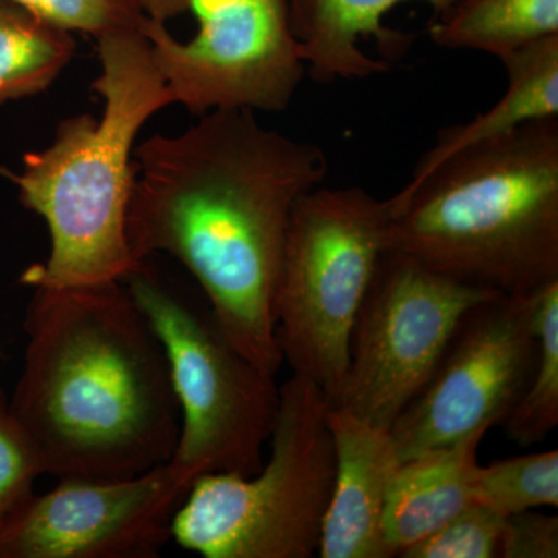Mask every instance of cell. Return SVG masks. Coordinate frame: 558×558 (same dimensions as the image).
I'll return each mask as SVG.
<instances>
[{
	"mask_svg": "<svg viewBox=\"0 0 558 558\" xmlns=\"http://www.w3.org/2000/svg\"><path fill=\"white\" fill-rule=\"evenodd\" d=\"M495 295L387 250L355 319L332 407L391 428L432 379L465 312Z\"/></svg>",
	"mask_w": 558,
	"mask_h": 558,
	"instance_id": "ba28073f",
	"label": "cell"
},
{
	"mask_svg": "<svg viewBox=\"0 0 558 558\" xmlns=\"http://www.w3.org/2000/svg\"><path fill=\"white\" fill-rule=\"evenodd\" d=\"M428 35L444 49L481 51L502 60L558 35V0H453L433 17Z\"/></svg>",
	"mask_w": 558,
	"mask_h": 558,
	"instance_id": "2e32d148",
	"label": "cell"
},
{
	"mask_svg": "<svg viewBox=\"0 0 558 558\" xmlns=\"http://www.w3.org/2000/svg\"><path fill=\"white\" fill-rule=\"evenodd\" d=\"M75 50L72 33L0 0V106L49 89Z\"/></svg>",
	"mask_w": 558,
	"mask_h": 558,
	"instance_id": "e0dca14e",
	"label": "cell"
},
{
	"mask_svg": "<svg viewBox=\"0 0 558 558\" xmlns=\"http://www.w3.org/2000/svg\"><path fill=\"white\" fill-rule=\"evenodd\" d=\"M199 28L179 40L167 22L146 17L142 32L161 80L193 116L240 109H288L306 62L290 28L288 0H189Z\"/></svg>",
	"mask_w": 558,
	"mask_h": 558,
	"instance_id": "9c48e42d",
	"label": "cell"
},
{
	"mask_svg": "<svg viewBox=\"0 0 558 558\" xmlns=\"http://www.w3.org/2000/svg\"><path fill=\"white\" fill-rule=\"evenodd\" d=\"M190 484L171 462L124 480H60L0 526V558L154 557Z\"/></svg>",
	"mask_w": 558,
	"mask_h": 558,
	"instance_id": "8fae6325",
	"label": "cell"
},
{
	"mask_svg": "<svg viewBox=\"0 0 558 558\" xmlns=\"http://www.w3.org/2000/svg\"><path fill=\"white\" fill-rule=\"evenodd\" d=\"M473 498L502 517L557 508L558 450L526 454L476 468Z\"/></svg>",
	"mask_w": 558,
	"mask_h": 558,
	"instance_id": "d6986e66",
	"label": "cell"
},
{
	"mask_svg": "<svg viewBox=\"0 0 558 558\" xmlns=\"http://www.w3.org/2000/svg\"><path fill=\"white\" fill-rule=\"evenodd\" d=\"M101 72L92 83L100 119L81 113L57 126L47 148L7 175L25 208L46 220L49 258L25 269L28 288L70 289L121 282L140 263L126 240L134 149L142 128L174 105L142 31L97 39Z\"/></svg>",
	"mask_w": 558,
	"mask_h": 558,
	"instance_id": "277c9868",
	"label": "cell"
},
{
	"mask_svg": "<svg viewBox=\"0 0 558 558\" xmlns=\"http://www.w3.org/2000/svg\"><path fill=\"white\" fill-rule=\"evenodd\" d=\"M142 5L150 20L168 22L186 13L189 0H142Z\"/></svg>",
	"mask_w": 558,
	"mask_h": 558,
	"instance_id": "cb8c5ba5",
	"label": "cell"
},
{
	"mask_svg": "<svg viewBox=\"0 0 558 558\" xmlns=\"http://www.w3.org/2000/svg\"><path fill=\"white\" fill-rule=\"evenodd\" d=\"M329 399L292 374L279 388L270 458L252 476L194 480L171 520V537L205 558H311L336 478Z\"/></svg>",
	"mask_w": 558,
	"mask_h": 558,
	"instance_id": "5b68a950",
	"label": "cell"
},
{
	"mask_svg": "<svg viewBox=\"0 0 558 558\" xmlns=\"http://www.w3.org/2000/svg\"><path fill=\"white\" fill-rule=\"evenodd\" d=\"M388 250L502 295L558 279V119L454 154L389 197Z\"/></svg>",
	"mask_w": 558,
	"mask_h": 558,
	"instance_id": "3957f363",
	"label": "cell"
},
{
	"mask_svg": "<svg viewBox=\"0 0 558 558\" xmlns=\"http://www.w3.org/2000/svg\"><path fill=\"white\" fill-rule=\"evenodd\" d=\"M538 355L523 395L502 422L520 447L543 442L558 425V279L537 290Z\"/></svg>",
	"mask_w": 558,
	"mask_h": 558,
	"instance_id": "ac0fdd59",
	"label": "cell"
},
{
	"mask_svg": "<svg viewBox=\"0 0 558 558\" xmlns=\"http://www.w3.org/2000/svg\"><path fill=\"white\" fill-rule=\"evenodd\" d=\"M10 409L44 472L124 480L171 461L180 407L170 366L123 281L33 289Z\"/></svg>",
	"mask_w": 558,
	"mask_h": 558,
	"instance_id": "7a4b0ae2",
	"label": "cell"
},
{
	"mask_svg": "<svg viewBox=\"0 0 558 558\" xmlns=\"http://www.w3.org/2000/svg\"><path fill=\"white\" fill-rule=\"evenodd\" d=\"M506 517L486 506L475 505L444 524L428 537L403 549V558H494L498 557L499 542Z\"/></svg>",
	"mask_w": 558,
	"mask_h": 558,
	"instance_id": "44dd1931",
	"label": "cell"
},
{
	"mask_svg": "<svg viewBox=\"0 0 558 558\" xmlns=\"http://www.w3.org/2000/svg\"><path fill=\"white\" fill-rule=\"evenodd\" d=\"M44 473L35 444L0 389V526L35 495L33 486Z\"/></svg>",
	"mask_w": 558,
	"mask_h": 558,
	"instance_id": "7402d4cb",
	"label": "cell"
},
{
	"mask_svg": "<svg viewBox=\"0 0 558 558\" xmlns=\"http://www.w3.org/2000/svg\"><path fill=\"white\" fill-rule=\"evenodd\" d=\"M537 292L465 312L432 379L389 428L400 462L502 424L538 355Z\"/></svg>",
	"mask_w": 558,
	"mask_h": 558,
	"instance_id": "30bf717a",
	"label": "cell"
},
{
	"mask_svg": "<svg viewBox=\"0 0 558 558\" xmlns=\"http://www.w3.org/2000/svg\"><path fill=\"white\" fill-rule=\"evenodd\" d=\"M407 2L427 3L438 16L453 0H288L290 28L311 78L333 83L368 80L388 72L389 62L365 53L362 43L374 39L381 53L403 54L410 38L388 31L384 17Z\"/></svg>",
	"mask_w": 558,
	"mask_h": 558,
	"instance_id": "4fadbf2b",
	"label": "cell"
},
{
	"mask_svg": "<svg viewBox=\"0 0 558 558\" xmlns=\"http://www.w3.org/2000/svg\"><path fill=\"white\" fill-rule=\"evenodd\" d=\"M126 215L132 258L170 255L193 275L220 328L277 376L275 295L290 215L323 185L325 150L264 126L252 110L201 116L134 149Z\"/></svg>",
	"mask_w": 558,
	"mask_h": 558,
	"instance_id": "6da1fadb",
	"label": "cell"
},
{
	"mask_svg": "<svg viewBox=\"0 0 558 558\" xmlns=\"http://www.w3.org/2000/svg\"><path fill=\"white\" fill-rule=\"evenodd\" d=\"M486 433L400 462L384 517L385 543L392 557L475 505L473 478Z\"/></svg>",
	"mask_w": 558,
	"mask_h": 558,
	"instance_id": "5bb4252c",
	"label": "cell"
},
{
	"mask_svg": "<svg viewBox=\"0 0 558 558\" xmlns=\"http://www.w3.org/2000/svg\"><path fill=\"white\" fill-rule=\"evenodd\" d=\"M508 90L486 112L439 132L410 180L421 179L461 150L505 137L527 123L558 119V35L529 44L502 58Z\"/></svg>",
	"mask_w": 558,
	"mask_h": 558,
	"instance_id": "9a60e30c",
	"label": "cell"
},
{
	"mask_svg": "<svg viewBox=\"0 0 558 558\" xmlns=\"http://www.w3.org/2000/svg\"><path fill=\"white\" fill-rule=\"evenodd\" d=\"M498 557L557 558L558 517L532 510L506 517Z\"/></svg>",
	"mask_w": 558,
	"mask_h": 558,
	"instance_id": "603a6c76",
	"label": "cell"
},
{
	"mask_svg": "<svg viewBox=\"0 0 558 558\" xmlns=\"http://www.w3.org/2000/svg\"><path fill=\"white\" fill-rule=\"evenodd\" d=\"M391 208L360 186L311 190L290 215L275 317L282 362L330 405L348 368L360 307L388 250Z\"/></svg>",
	"mask_w": 558,
	"mask_h": 558,
	"instance_id": "52a82bcc",
	"label": "cell"
},
{
	"mask_svg": "<svg viewBox=\"0 0 558 558\" xmlns=\"http://www.w3.org/2000/svg\"><path fill=\"white\" fill-rule=\"evenodd\" d=\"M336 478L323 520L318 557L391 558L384 535L389 487L400 458L387 428L330 405Z\"/></svg>",
	"mask_w": 558,
	"mask_h": 558,
	"instance_id": "7c38bea8",
	"label": "cell"
},
{
	"mask_svg": "<svg viewBox=\"0 0 558 558\" xmlns=\"http://www.w3.org/2000/svg\"><path fill=\"white\" fill-rule=\"evenodd\" d=\"M159 339L180 407L171 465L186 483L208 473L252 476L277 417L279 388L199 304L142 260L123 279Z\"/></svg>",
	"mask_w": 558,
	"mask_h": 558,
	"instance_id": "8992f818",
	"label": "cell"
},
{
	"mask_svg": "<svg viewBox=\"0 0 558 558\" xmlns=\"http://www.w3.org/2000/svg\"><path fill=\"white\" fill-rule=\"evenodd\" d=\"M40 20L95 40L110 33L142 31L146 21L142 0H9Z\"/></svg>",
	"mask_w": 558,
	"mask_h": 558,
	"instance_id": "ffe728a7",
	"label": "cell"
}]
</instances>
